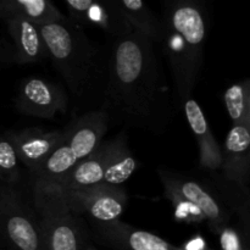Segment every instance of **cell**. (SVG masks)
<instances>
[{"label": "cell", "mask_w": 250, "mask_h": 250, "mask_svg": "<svg viewBox=\"0 0 250 250\" xmlns=\"http://www.w3.org/2000/svg\"><path fill=\"white\" fill-rule=\"evenodd\" d=\"M127 126L161 134L175 117L155 43L137 32L114 39L102 109Z\"/></svg>", "instance_id": "obj_1"}, {"label": "cell", "mask_w": 250, "mask_h": 250, "mask_svg": "<svg viewBox=\"0 0 250 250\" xmlns=\"http://www.w3.org/2000/svg\"><path fill=\"white\" fill-rule=\"evenodd\" d=\"M161 45L173 81L177 100L192 98L204 62L209 16L202 1L170 0L164 5Z\"/></svg>", "instance_id": "obj_2"}, {"label": "cell", "mask_w": 250, "mask_h": 250, "mask_svg": "<svg viewBox=\"0 0 250 250\" xmlns=\"http://www.w3.org/2000/svg\"><path fill=\"white\" fill-rule=\"evenodd\" d=\"M49 59L66 85L78 99L104 94L109 55L78 24L63 21L39 26ZM103 99V98H102Z\"/></svg>", "instance_id": "obj_3"}, {"label": "cell", "mask_w": 250, "mask_h": 250, "mask_svg": "<svg viewBox=\"0 0 250 250\" xmlns=\"http://www.w3.org/2000/svg\"><path fill=\"white\" fill-rule=\"evenodd\" d=\"M138 167L125 132L103 141L88 158L68 171L59 182L62 189H81L93 186L120 187Z\"/></svg>", "instance_id": "obj_4"}, {"label": "cell", "mask_w": 250, "mask_h": 250, "mask_svg": "<svg viewBox=\"0 0 250 250\" xmlns=\"http://www.w3.org/2000/svg\"><path fill=\"white\" fill-rule=\"evenodd\" d=\"M33 208L41 221L46 250H84V229L68 209L63 189L53 181L33 180Z\"/></svg>", "instance_id": "obj_5"}, {"label": "cell", "mask_w": 250, "mask_h": 250, "mask_svg": "<svg viewBox=\"0 0 250 250\" xmlns=\"http://www.w3.org/2000/svg\"><path fill=\"white\" fill-rule=\"evenodd\" d=\"M109 127V117L103 110L85 112L63 131L55 150L44 161L33 180L59 182L77 164L84 160L100 146Z\"/></svg>", "instance_id": "obj_6"}, {"label": "cell", "mask_w": 250, "mask_h": 250, "mask_svg": "<svg viewBox=\"0 0 250 250\" xmlns=\"http://www.w3.org/2000/svg\"><path fill=\"white\" fill-rule=\"evenodd\" d=\"M0 242L10 250H46L36 210L16 187L0 183Z\"/></svg>", "instance_id": "obj_7"}, {"label": "cell", "mask_w": 250, "mask_h": 250, "mask_svg": "<svg viewBox=\"0 0 250 250\" xmlns=\"http://www.w3.org/2000/svg\"><path fill=\"white\" fill-rule=\"evenodd\" d=\"M68 209L77 216L85 215L95 225L120 220L127 205L126 190L122 186H93L81 189H63Z\"/></svg>", "instance_id": "obj_8"}, {"label": "cell", "mask_w": 250, "mask_h": 250, "mask_svg": "<svg viewBox=\"0 0 250 250\" xmlns=\"http://www.w3.org/2000/svg\"><path fill=\"white\" fill-rule=\"evenodd\" d=\"M158 173L163 187L173 190L188 200L190 204L194 205L202 212L210 229L216 236L225 227L229 226L231 221V214L227 211L221 200L209 188L192 178L163 168H159Z\"/></svg>", "instance_id": "obj_9"}, {"label": "cell", "mask_w": 250, "mask_h": 250, "mask_svg": "<svg viewBox=\"0 0 250 250\" xmlns=\"http://www.w3.org/2000/svg\"><path fill=\"white\" fill-rule=\"evenodd\" d=\"M68 98L61 85L39 77L26 78L20 84L15 107L20 114L51 120L67 111Z\"/></svg>", "instance_id": "obj_10"}, {"label": "cell", "mask_w": 250, "mask_h": 250, "mask_svg": "<svg viewBox=\"0 0 250 250\" xmlns=\"http://www.w3.org/2000/svg\"><path fill=\"white\" fill-rule=\"evenodd\" d=\"M2 22L7 39L2 41L0 51L7 62L27 65L49 59L39 26L21 17H9Z\"/></svg>", "instance_id": "obj_11"}, {"label": "cell", "mask_w": 250, "mask_h": 250, "mask_svg": "<svg viewBox=\"0 0 250 250\" xmlns=\"http://www.w3.org/2000/svg\"><path fill=\"white\" fill-rule=\"evenodd\" d=\"M63 5L68 12L67 19L80 27H95L114 39L121 38L133 32L122 16L116 0H66Z\"/></svg>", "instance_id": "obj_12"}, {"label": "cell", "mask_w": 250, "mask_h": 250, "mask_svg": "<svg viewBox=\"0 0 250 250\" xmlns=\"http://www.w3.org/2000/svg\"><path fill=\"white\" fill-rule=\"evenodd\" d=\"M6 136L11 141L20 164L36 175L44 161L61 142L63 131H49L41 127H28L20 131H9Z\"/></svg>", "instance_id": "obj_13"}, {"label": "cell", "mask_w": 250, "mask_h": 250, "mask_svg": "<svg viewBox=\"0 0 250 250\" xmlns=\"http://www.w3.org/2000/svg\"><path fill=\"white\" fill-rule=\"evenodd\" d=\"M250 127L232 126L221 146V178L243 190H249Z\"/></svg>", "instance_id": "obj_14"}, {"label": "cell", "mask_w": 250, "mask_h": 250, "mask_svg": "<svg viewBox=\"0 0 250 250\" xmlns=\"http://www.w3.org/2000/svg\"><path fill=\"white\" fill-rule=\"evenodd\" d=\"M98 237L114 250H185L150 232L138 229L120 220L95 225Z\"/></svg>", "instance_id": "obj_15"}, {"label": "cell", "mask_w": 250, "mask_h": 250, "mask_svg": "<svg viewBox=\"0 0 250 250\" xmlns=\"http://www.w3.org/2000/svg\"><path fill=\"white\" fill-rule=\"evenodd\" d=\"M183 111L188 126L194 136L199 150V167L208 172H216L221 168V146L215 138L212 129L197 100L189 98L183 102Z\"/></svg>", "instance_id": "obj_16"}, {"label": "cell", "mask_w": 250, "mask_h": 250, "mask_svg": "<svg viewBox=\"0 0 250 250\" xmlns=\"http://www.w3.org/2000/svg\"><path fill=\"white\" fill-rule=\"evenodd\" d=\"M21 17L37 26L60 22L65 15L49 0H0V20Z\"/></svg>", "instance_id": "obj_17"}, {"label": "cell", "mask_w": 250, "mask_h": 250, "mask_svg": "<svg viewBox=\"0 0 250 250\" xmlns=\"http://www.w3.org/2000/svg\"><path fill=\"white\" fill-rule=\"evenodd\" d=\"M122 16L137 33L158 44L161 37L160 19L143 0H116Z\"/></svg>", "instance_id": "obj_18"}, {"label": "cell", "mask_w": 250, "mask_h": 250, "mask_svg": "<svg viewBox=\"0 0 250 250\" xmlns=\"http://www.w3.org/2000/svg\"><path fill=\"white\" fill-rule=\"evenodd\" d=\"M225 107L227 110L232 126L250 127V80L237 82L229 85L224 95Z\"/></svg>", "instance_id": "obj_19"}, {"label": "cell", "mask_w": 250, "mask_h": 250, "mask_svg": "<svg viewBox=\"0 0 250 250\" xmlns=\"http://www.w3.org/2000/svg\"><path fill=\"white\" fill-rule=\"evenodd\" d=\"M21 180V166L16 150L6 133L0 134V183L16 187Z\"/></svg>", "instance_id": "obj_20"}, {"label": "cell", "mask_w": 250, "mask_h": 250, "mask_svg": "<svg viewBox=\"0 0 250 250\" xmlns=\"http://www.w3.org/2000/svg\"><path fill=\"white\" fill-rule=\"evenodd\" d=\"M164 198L172 203V205L175 207L176 217L180 221L186 222V224H200L202 221H205L202 212L194 205L190 204L188 200H186L185 198L178 195L173 190L164 188Z\"/></svg>", "instance_id": "obj_21"}, {"label": "cell", "mask_w": 250, "mask_h": 250, "mask_svg": "<svg viewBox=\"0 0 250 250\" xmlns=\"http://www.w3.org/2000/svg\"><path fill=\"white\" fill-rule=\"evenodd\" d=\"M222 250H249L248 236L241 233L238 229L229 225L219 234Z\"/></svg>", "instance_id": "obj_22"}, {"label": "cell", "mask_w": 250, "mask_h": 250, "mask_svg": "<svg viewBox=\"0 0 250 250\" xmlns=\"http://www.w3.org/2000/svg\"><path fill=\"white\" fill-rule=\"evenodd\" d=\"M84 250H98L97 248H95L94 246H93V244H89L88 243L87 246H85V248H84Z\"/></svg>", "instance_id": "obj_23"}]
</instances>
